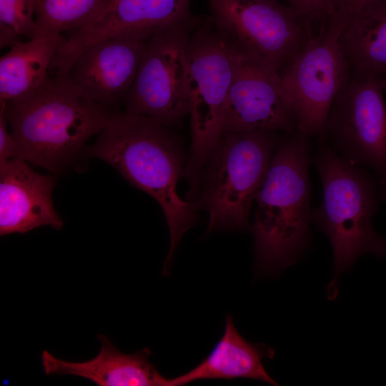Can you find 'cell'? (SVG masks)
<instances>
[{"label": "cell", "mask_w": 386, "mask_h": 386, "mask_svg": "<svg viewBox=\"0 0 386 386\" xmlns=\"http://www.w3.org/2000/svg\"><path fill=\"white\" fill-rule=\"evenodd\" d=\"M89 154L108 163L160 205L169 230V249L163 273H169L174 252L184 233L197 221L196 201L182 199L177 191L187 162L179 139L148 117L113 113Z\"/></svg>", "instance_id": "cell-1"}, {"label": "cell", "mask_w": 386, "mask_h": 386, "mask_svg": "<svg viewBox=\"0 0 386 386\" xmlns=\"http://www.w3.org/2000/svg\"><path fill=\"white\" fill-rule=\"evenodd\" d=\"M0 109L18 157L52 172L69 164L113 114L87 97L69 74H49L38 86Z\"/></svg>", "instance_id": "cell-2"}, {"label": "cell", "mask_w": 386, "mask_h": 386, "mask_svg": "<svg viewBox=\"0 0 386 386\" xmlns=\"http://www.w3.org/2000/svg\"><path fill=\"white\" fill-rule=\"evenodd\" d=\"M309 139L298 131L284 134L254 199L250 231L258 274H280L296 263L310 244Z\"/></svg>", "instance_id": "cell-3"}, {"label": "cell", "mask_w": 386, "mask_h": 386, "mask_svg": "<svg viewBox=\"0 0 386 386\" xmlns=\"http://www.w3.org/2000/svg\"><path fill=\"white\" fill-rule=\"evenodd\" d=\"M319 174L323 200L311 208L310 220L330 241L335 277L327 285V299L338 292V278L351 269L355 261L367 253L386 257V238L372 225L377 211L373 178L362 167L339 155L326 142L320 139L314 157Z\"/></svg>", "instance_id": "cell-4"}, {"label": "cell", "mask_w": 386, "mask_h": 386, "mask_svg": "<svg viewBox=\"0 0 386 386\" xmlns=\"http://www.w3.org/2000/svg\"><path fill=\"white\" fill-rule=\"evenodd\" d=\"M242 49L210 19H202L189 35L186 53L191 145L182 174L189 186L187 200L197 199L203 169L222 134L226 101Z\"/></svg>", "instance_id": "cell-5"}, {"label": "cell", "mask_w": 386, "mask_h": 386, "mask_svg": "<svg viewBox=\"0 0 386 386\" xmlns=\"http://www.w3.org/2000/svg\"><path fill=\"white\" fill-rule=\"evenodd\" d=\"M284 134L266 130L221 134L203 169L196 201L208 214L206 234L250 230L252 204Z\"/></svg>", "instance_id": "cell-6"}, {"label": "cell", "mask_w": 386, "mask_h": 386, "mask_svg": "<svg viewBox=\"0 0 386 386\" xmlns=\"http://www.w3.org/2000/svg\"><path fill=\"white\" fill-rule=\"evenodd\" d=\"M379 76L350 69L322 135L339 155L386 179V104Z\"/></svg>", "instance_id": "cell-7"}, {"label": "cell", "mask_w": 386, "mask_h": 386, "mask_svg": "<svg viewBox=\"0 0 386 386\" xmlns=\"http://www.w3.org/2000/svg\"><path fill=\"white\" fill-rule=\"evenodd\" d=\"M328 20L280 76L282 94L295 116L297 131L308 138L322 135L350 72L338 41L342 24L333 18Z\"/></svg>", "instance_id": "cell-8"}, {"label": "cell", "mask_w": 386, "mask_h": 386, "mask_svg": "<svg viewBox=\"0 0 386 386\" xmlns=\"http://www.w3.org/2000/svg\"><path fill=\"white\" fill-rule=\"evenodd\" d=\"M202 19L159 32L147 41L134 81L124 99L126 112L148 117L168 127L189 114L187 44Z\"/></svg>", "instance_id": "cell-9"}, {"label": "cell", "mask_w": 386, "mask_h": 386, "mask_svg": "<svg viewBox=\"0 0 386 386\" xmlns=\"http://www.w3.org/2000/svg\"><path fill=\"white\" fill-rule=\"evenodd\" d=\"M213 24L281 76L312 36L309 21L279 0H207Z\"/></svg>", "instance_id": "cell-10"}, {"label": "cell", "mask_w": 386, "mask_h": 386, "mask_svg": "<svg viewBox=\"0 0 386 386\" xmlns=\"http://www.w3.org/2000/svg\"><path fill=\"white\" fill-rule=\"evenodd\" d=\"M192 0H113L94 22L72 31L50 65L53 76L68 74L78 55L88 46L109 38L147 41L154 35L184 24L194 16Z\"/></svg>", "instance_id": "cell-11"}, {"label": "cell", "mask_w": 386, "mask_h": 386, "mask_svg": "<svg viewBox=\"0 0 386 386\" xmlns=\"http://www.w3.org/2000/svg\"><path fill=\"white\" fill-rule=\"evenodd\" d=\"M254 130L291 135L297 132V122L284 99L279 74L242 46L226 101L222 133Z\"/></svg>", "instance_id": "cell-12"}, {"label": "cell", "mask_w": 386, "mask_h": 386, "mask_svg": "<svg viewBox=\"0 0 386 386\" xmlns=\"http://www.w3.org/2000/svg\"><path fill=\"white\" fill-rule=\"evenodd\" d=\"M146 44L122 38L98 41L78 55L68 74L87 97L109 108L131 89Z\"/></svg>", "instance_id": "cell-13"}, {"label": "cell", "mask_w": 386, "mask_h": 386, "mask_svg": "<svg viewBox=\"0 0 386 386\" xmlns=\"http://www.w3.org/2000/svg\"><path fill=\"white\" fill-rule=\"evenodd\" d=\"M53 177L16 157L0 164V235L24 234L42 226L60 229L63 221L52 202Z\"/></svg>", "instance_id": "cell-14"}, {"label": "cell", "mask_w": 386, "mask_h": 386, "mask_svg": "<svg viewBox=\"0 0 386 386\" xmlns=\"http://www.w3.org/2000/svg\"><path fill=\"white\" fill-rule=\"evenodd\" d=\"M98 339L101 343L99 353L86 361L64 360L44 350L41 360L44 373L76 376L99 386H169V379L162 375L149 361V348L126 354L107 336L99 335Z\"/></svg>", "instance_id": "cell-15"}, {"label": "cell", "mask_w": 386, "mask_h": 386, "mask_svg": "<svg viewBox=\"0 0 386 386\" xmlns=\"http://www.w3.org/2000/svg\"><path fill=\"white\" fill-rule=\"evenodd\" d=\"M274 350L246 340L237 331L230 315L226 316L224 332L210 353L186 373L169 379V386H180L201 380L252 379L277 385L263 366L272 359Z\"/></svg>", "instance_id": "cell-16"}, {"label": "cell", "mask_w": 386, "mask_h": 386, "mask_svg": "<svg viewBox=\"0 0 386 386\" xmlns=\"http://www.w3.org/2000/svg\"><path fill=\"white\" fill-rule=\"evenodd\" d=\"M66 40L61 34H51L11 46L0 58V106L41 84Z\"/></svg>", "instance_id": "cell-17"}, {"label": "cell", "mask_w": 386, "mask_h": 386, "mask_svg": "<svg viewBox=\"0 0 386 386\" xmlns=\"http://www.w3.org/2000/svg\"><path fill=\"white\" fill-rule=\"evenodd\" d=\"M338 41L351 70L386 74V0H380L348 19Z\"/></svg>", "instance_id": "cell-18"}, {"label": "cell", "mask_w": 386, "mask_h": 386, "mask_svg": "<svg viewBox=\"0 0 386 386\" xmlns=\"http://www.w3.org/2000/svg\"><path fill=\"white\" fill-rule=\"evenodd\" d=\"M113 0H36L35 38L83 29L101 17Z\"/></svg>", "instance_id": "cell-19"}, {"label": "cell", "mask_w": 386, "mask_h": 386, "mask_svg": "<svg viewBox=\"0 0 386 386\" xmlns=\"http://www.w3.org/2000/svg\"><path fill=\"white\" fill-rule=\"evenodd\" d=\"M36 0H0V27L9 28L29 40L35 38Z\"/></svg>", "instance_id": "cell-20"}, {"label": "cell", "mask_w": 386, "mask_h": 386, "mask_svg": "<svg viewBox=\"0 0 386 386\" xmlns=\"http://www.w3.org/2000/svg\"><path fill=\"white\" fill-rule=\"evenodd\" d=\"M299 15L309 21L313 19L328 18L335 11L337 0H287Z\"/></svg>", "instance_id": "cell-21"}, {"label": "cell", "mask_w": 386, "mask_h": 386, "mask_svg": "<svg viewBox=\"0 0 386 386\" xmlns=\"http://www.w3.org/2000/svg\"><path fill=\"white\" fill-rule=\"evenodd\" d=\"M9 127L4 112L0 109V164L18 157L16 144Z\"/></svg>", "instance_id": "cell-22"}, {"label": "cell", "mask_w": 386, "mask_h": 386, "mask_svg": "<svg viewBox=\"0 0 386 386\" xmlns=\"http://www.w3.org/2000/svg\"><path fill=\"white\" fill-rule=\"evenodd\" d=\"M380 0H337L332 17L343 24L350 17Z\"/></svg>", "instance_id": "cell-23"}, {"label": "cell", "mask_w": 386, "mask_h": 386, "mask_svg": "<svg viewBox=\"0 0 386 386\" xmlns=\"http://www.w3.org/2000/svg\"><path fill=\"white\" fill-rule=\"evenodd\" d=\"M380 195L382 200L386 202V179H382L380 182Z\"/></svg>", "instance_id": "cell-24"}, {"label": "cell", "mask_w": 386, "mask_h": 386, "mask_svg": "<svg viewBox=\"0 0 386 386\" xmlns=\"http://www.w3.org/2000/svg\"><path fill=\"white\" fill-rule=\"evenodd\" d=\"M379 80L382 90L386 92V78L380 76Z\"/></svg>", "instance_id": "cell-25"}]
</instances>
